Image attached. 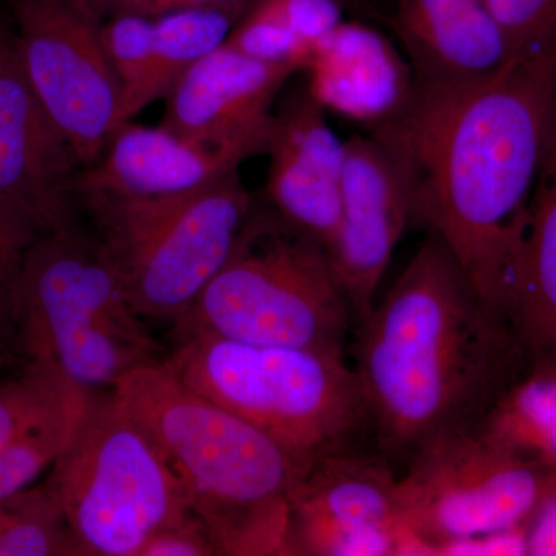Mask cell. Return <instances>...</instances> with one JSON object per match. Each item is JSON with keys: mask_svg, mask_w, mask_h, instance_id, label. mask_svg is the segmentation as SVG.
<instances>
[{"mask_svg": "<svg viewBox=\"0 0 556 556\" xmlns=\"http://www.w3.org/2000/svg\"><path fill=\"white\" fill-rule=\"evenodd\" d=\"M555 104L556 38L511 58L475 89L413 97L401 116L372 130L408 161L413 219L450 249L478 294L504 316Z\"/></svg>", "mask_w": 556, "mask_h": 556, "instance_id": "cell-1", "label": "cell"}, {"mask_svg": "<svg viewBox=\"0 0 556 556\" xmlns=\"http://www.w3.org/2000/svg\"><path fill=\"white\" fill-rule=\"evenodd\" d=\"M354 356L368 424L396 456L477 427L532 365L508 318L434 236L358 321Z\"/></svg>", "mask_w": 556, "mask_h": 556, "instance_id": "cell-2", "label": "cell"}, {"mask_svg": "<svg viewBox=\"0 0 556 556\" xmlns=\"http://www.w3.org/2000/svg\"><path fill=\"white\" fill-rule=\"evenodd\" d=\"M353 320L324 244L269 204H254L222 268L172 324V339L207 334L343 353Z\"/></svg>", "mask_w": 556, "mask_h": 556, "instance_id": "cell-3", "label": "cell"}, {"mask_svg": "<svg viewBox=\"0 0 556 556\" xmlns=\"http://www.w3.org/2000/svg\"><path fill=\"white\" fill-rule=\"evenodd\" d=\"M17 357L86 391L113 390L163 361L94 233L78 226L33 244L17 299Z\"/></svg>", "mask_w": 556, "mask_h": 556, "instance_id": "cell-4", "label": "cell"}, {"mask_svg": "<svg viewBox=\"0 0 556 556\" xmlns=\"http://www.w3.org/2000/svg\"><path fill=\"white\" fill-rule=\"evenodd\" d=\"M113 390L166 460L211 535L236 519L287 504L311 466L186 386L164 358L129 372Z\"/></svg>", "mask_w": 556, "mask_h": 556, "instance_id": "cell-5", "label": "cell"}, {"mask_svg": "<svg viewBox=\"0 0 556 556\" xmlns=\"http://www.w3.org/2000/svg\"><path fill=\"white\" fill-rule=\"evenodd\" d=\"M174 342L164 361L186 386L311 463L345 448L368 424L356 369L343 353L207 334Z\"/></svg>", "mask_w": 556, "mask_h": 556, "instance_id": "cell-6", "label": "cell"}, {"mask_svg": "<svg viewBox=\"0 0 556 556\" xmlns=\"http://www.w3.org/2000/svg\"><path fill=\"white\" fill-rule=\"evenodd\" d=\"M135 313L175 324L226 262L255 201L230 170L179 195H79Z\"/></svg>", "mask_w": 556, "mask_h": 556, "instance_id": "cell-7", "label": "cell"}, {"mask_svg": "<svg viewBox=\"0 0 556 556\" xmlns=\"http://www.w3.org/2000/svg\"><path fill=\"white\" fill-rule=\"evenodd\" d=\"M43 484L79 556H139L150 538L188 517V496L115 390L89 391L67 448Z\"/></svg>", "mask_w": 556, "mask_h": 556, "instance_id": "cell-8", "label": "cell"}, {"mask_svg": "<svg viewBox=\"0 0 556 556\" xmlns=\"http://www.w3.org/2000/svg\"><path fill=\"white\" fill-rule=\"evenodd\" d=\"M547 468L486 442L477 431H453L424 442L397 478L402 521L428 554L456 541L525 525Z\"/></svg>", "mask_w": 556, "mask_h": 556, "instance_id": "cell-9", "label": "cell"}, {"mask_svg": "<svg viewBox=\"0 0 556 556\" xmlns=\"http://www.w3.org/2000/svg\"><path fill=\"white\" fill-rule=\"evenodd\" d=\"M28 80L84 167L118 126L121 91L90 0H11Z\"/></svg>", "mask_w": 556, "mask_h": 556, "instance_id": "cell-10", "label": "cell"}, {"mask_svg": "<svg viewBox=\"0 0 556 556\" xmlns=\"http://www.w3.org/2000/svg\"><path fill=\"white\" fill-rule=\"evenodd\" d=\"M289 556L426 555L402 521L397 477L376 456H317L288 497Z\"/></svg>", "mask_w": 556, "mask_h": 556, "instance_id": "cell-11", "label": "cell"}, {"mask_svg": "<svg viewBox=\"0 0 556 556\" xmlns=\"http://www.w3.org/2000/svg\"><path fill=\"white\" fill-rule=\"evenodd\" d=\"M413 201L412 169L396 142L379 131L345 141L340 218L327 252L356 325L375 306L380 280L413 219Z\"/></svg>", "mask_w": 556, "mask_h": 556, "instance_id": "cell-12", "label": "cell"}, {"mask_svg": "<svg viewBox=\"0 0 556 556\" xmlns=\"http://www.w3.org/2000/svg\"><path fill=\"white\" fill-rule=\"evenodd\" d=\"M83 164L43 108L13 42L0 38V197L50 233L75 222Z\"/></svg>", "mask_w": 556, "mask_h": 556, "instance_id": "cell-13", "label": "cell"}, {"mask_svg": "<svg viewBox=\"0 0 556 556\" xmlns=\"http://www.w3.org/2000/svg\"><path fill=\"white\" fill-rule=\"evenodd\" d=\"M299 68L254 60L228 43L192 65L172 87L161 126L244 160L265 153L274 101Z\"/></svg>", "mask_w": 556, "mask_h": 556, "instance_id": "cell-14", "label": "cell"}, {"mask_svg": "<svg viewBox=\"0 0 556 556\" xmlns=\"http://www.w3.org/2000/svg\"><path fill=\"white\" fill-rule=\"evenodd\" d=\"M391 22L419 100L475 89L514 58L486 0H394Z\"/></svg>", "mask_w": 556, "mask_h": 556, "instance_id": "cell-15", "label": "cell"}, {"mask_svg": "<svg viewBox=\"0 0 556 556\" xmlns=\"http://www.w3.org/2000/svg\"><path fill=\"white\" fill-rule=\"evenodd\" d=\"M265 153L269 206L327 249L339 225L345 141L308 90L276 113Z\"/></svg>", "mask_w": 556, "mask_h": 556, "instance_id": "cell-16", "label": "cell"}, {"mask_svg": "<svg viewBox=\"0 0 556 556\" xmlns=\"http://www.w3.org/2000/svg\"><path fill=\"white\" fill-rule=\"evenodd\" d=\"M308 93L325 112L371 126L401 116L415 97V78L393 42L361 22H340L313 47L305 67Z\"/></svg>", "mask_w": 556, "mask_h": 556, "instance_id": "cell-17", "label": "cell"}, {"mask_svg": "<svg viewBox=\"0 0 556 556\" xmlns=\"http://www.w3.org/2000/svg\"><path fill=\"white\" fill-rule=\"evenodd\" d=\"M243 161L239 153L190 141L161 124L144 127L127 123L113 131L98 160L80 169L76 197L179 195L240 169Z\"/></svg>", "mask_w": 556, "mask_h": 556, "instance_id": "cell-18", "label": "cell"}, {"mask_svg": "<svg viewBox=\"0 0 556 556\" xmlns=\"http://www.w3.org/2000/svg\"><path fill=\"white\" fill-rule=\"evenodd\" d=\"M20 365L0 380V501L49 473L72 441L89 393L36 362Z\"/></svg>", "mask_w": 556, "mask_h": 556, "instance_id": "cell-19", "label": "cell"}, {"mask_svg": "<svg viewBox=\"0 0 556 556\" xmlns=\"http://www.w3.org/2000/svg\"><path fill=\"white\" fill-rule=\"evenodd\" d=\"M508 316L532 353L556 351V104Z\"/></svg>", "mask_w": 556, "mask_h": 556, "instance_id": "cell-20", "label": "cell"}, {"mask_svg": "<svg viewBox=\"0 0 556 556\" xmlns=\"http://www.w3.org/2000/svg\"><path fill=\"white\" fill-rule=\"evenodd\" d=\"M473 430L519 459L556 468V356L532 362Z\"/></svg>", "mask_w": 556, "mask_h": 556, "instance_id": "cell-21", "label": "cell"}, {"mask_svg": "<svg viewBox=\"0 0 556 556\" xmlns=\"http://www.w3.org/2000/svg\"><path fill=\"white\" fill-rule=\"evenodd\" d=\"M244 11L195 9L153 17L148 105L166 98L195 62L228 40Z\"/></svg>", "mask_w": 556, "mask_h": 556, "instance_id": "cell-22", "label": "cell"}, {"mask_svg": "<svg viewBox=\"0 0 556 556\" xmlns=\"http://www.w3.org/2000/svg\"><path fill=\"white\" fill-rule=\"evenodd\" d=\"M0 556H79L60 504L43 482L0 501Z\"/></svg>", "mask_w": 556, "mask_h": 556, "instance_id": "cell-23", "label": "cell"}, {"mask_svg": "<svg viewBox=\"0 0 556 556\" xmlns=\"http://www.w3.org/2000/svg\"><path fill=\"white\" fill-rule=\"evenodd\" d=\"M102 42L110 67L118 80L119 129L148 108V86L152 72L153 20L142 16H113L102 24Z\"/></svg>", "mask_w": 556, "mask_h": 556, "instance_id": "cell-24", "label": "cell"}, {"mask_svg": "<svg viewBox=\"0 0 556 556\" xmlns=\"http://www.w3.org/2000/svg\"><path fill=\"white\" fill-rule=\"evenodd\" d=\"M40 236L21 207L0 197V351L17 357V299L25 260Z\"/></svg>", "mask_w": 556, "mask_h": 556, "instance_id": "cell-25", "label": "cell"}, {"mask_svg": "<svg viewBox=\"0 0 556 556\" xmlns=\"http://www.w3.org/2000/svg\"><path fill=\"white\" fill-rule=\"evenodd\" d=\"M486 5L514 56L556 38V0H486Z\"/></svg>", "mask_w": 556, "mask_h": 556, "instance_id": "cell-26", "label": "cell"}, {"mask_svg": "<svg viewBox=\"0 0 556 556\" xmlns=\"http://www.w3.org/2000/svg\"><path fill=\"white\" fill-rule=\"evenodd\" d=\"M345 0H255L247 10L314 43L343 22Z\"/></svg>", "mask_w": 556, "mask_h": 556, "instance_id": "cell-27", "label": "cell"}, {"mask_svg": "<svg viewBox=\"0 0 556 556\" xmlns=\"http://www.w3.org/2000/svg\"><path fill=\"white\" fill-rule=\"evenodd\" d=\"M139 556H217L206 522L197 511L150 538Z\"/></svg>", "mask_w": 556, "mask_h": 556, "instance_id": "cell-28", "label": "cell"}, {"mask_svg": "<svg viewBox=\"0 0 556 556\" xmlns=\"http://www.w3.org/2000/svg\"><path fill=\"white\" fill-rule=\"evenodd\" d=\"M102 20L113 16L160 17L177 11L223 9L247 11L255 0H90Z\"/></svg>", "mask_w": 556, "mask_h": 556, "instance_id": "cell-29", "label": "cell"}, {"mask_svg": "<svg viewBox=\"0 0 556 556\" xmlns=\"http://www.w3.org/2000/svg\"><path fill=\"white\" fill-rule=\"evenodd\" d=\"M527 555L556 556V468L547 471L535 508L526 521Z\"/></svg>", "mask_w": 556, "mask_h": 556, "instance_id": "cell-30", "label": "cell"}, {"mask_svg": "<svg viewBox=\"0 0 556 556\" xmlns=\"http://www.w3.org/2000/svg\"><path fill=\"white\" fill-rule=\"evenodd\" d=\"M438 555H527L526 522L500 532L445 544L439 548Z\"/></svg>", "mask_w": 556, "mask_h": 556, "instance_id": "cell-31", "label": "cell"}, {"mask_svg": "<svg viewBox=\"0 0 556 556\" xmlns=\"http://www.w3.org/2000/svg\"><path fill=\"white\" fill-rule=\"evenodd\" d=\"M348 7H353L361 11H368V0H345Z\"/></svg>", "mask_w": 556, "mask_h": 556, "instance_id": "cell-32", "label": "cell"}, {"mask_svg": "<svg viewBox=\"0 0 556 556\" xmlns=\"http://www.w3.org/2000/svg\"><path fill=\"white\" fill-rule=\"evenodd\" d=\"M14 361H11L7 354H3L2 351H0V371H2L3 368L9 367V365L13 364Z\"/></svg>", "mask_w": 556, "mask_h": 556, "instance_id": "cell-33", "label": "cell"}, {"mask_svg": "<svg viewBox=\"0 0 556 556\" xmlns=\"http://www.w3.org/2000/svg\"><path fill=\"white\" fill-rule=\"evenodd\" d=\"M554 356H556V354H554Z\"/></svg>", "mask_w": 556, "mask_h": 556, "instance_id": "cell-34", "label": "cell"}]
</instances>
